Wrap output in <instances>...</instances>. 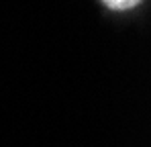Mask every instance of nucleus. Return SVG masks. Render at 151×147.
<instances>
[{
    "label": "nucleus",
    "instance_id": "obj_1",
    "mask_svg": "<svg viewBox=\"0 0 151 147\" xmlns=\"http://www.w3.org/2000/svg\"><path fill=\"white\" fill-rule=\"evenodd\" d=\"M143 0H102V4L106 6V8H110V10H116V12H121V10H131V8H135L137 4H141Z\"/></svg>",
    "mask_w": 151,
    "mask_h": 147
}]
</instances>
